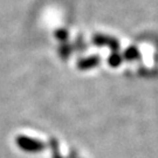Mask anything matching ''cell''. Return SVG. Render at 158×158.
Here are the masks:
<instances>
[{"instance_id":"1","label":"cell","mask_w":158,"mask_h":158,"mask_svg":"<svg viewBox=\"0 0 158 158\" xmlns=\"http://www.w3.org/2000/svg\"><path fill=\"white\" fill-rule=\"evenodd\" d=\"M15 142L18 147L27 152H39L45 149V144L41 141H36L34 138H29L26 136H18Z\"/></svg>"},{"instance_id":"2","label":"cell","mask_w":158,"mask_h":158,"mask_svg":"<svg viewBox=\"0 0 158 158\" xmlns=\"http://www.w3.org/2000/svg\"><path fill=\"white\" fill-rule=\"evenodd\" d=\"M52 149H53V158H62L59 153V149H57V143L54 139H52Z\"/></svg>"},{"instance_id":"3","label":"cell","mask_w":158,"mask_h":158,"mask_svg":"<svg viewBox=\"0 0 158 158\" xmlns=\"http://www.w3.org/2000/svg\"><path fill=\"white\" fill-rule=\"evenodd\" d=\"M127 56L129 57H131V59H132V57H136L137 56V51H136L135 48H131V49H129V51L127 52Z\"/></svg>"}]
</instances>
